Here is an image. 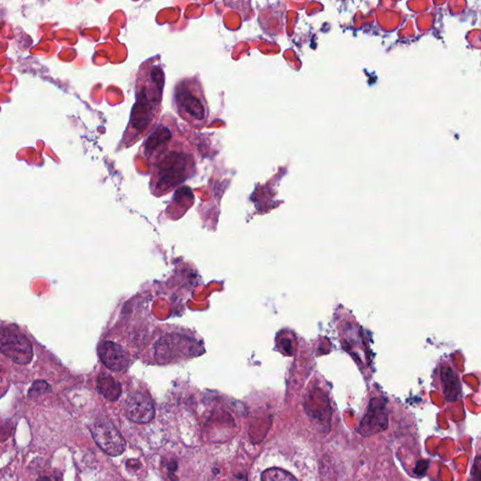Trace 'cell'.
<instances>
[{
    "label": "cell",
    "mask_w": 481,
    "mask_h": 481,
    "mask_svg": "<svg viewBox=\"0 0 481 481\" xmlns=\"http://www.w3.org/2000/svg\"><path fill=\"white\" fill-rule=\"evenodd\" d=\"M165 73L155 59L140 66L136 81V103L123 134L124 147L129 148L152 130L162 110Z\"/></svg>",
    "instance_id": "6da1fadb"
},
{
    "label": "cell",
    "mask_w": 481,
    "mask_h": 481,
    "mask_svg": "<svg viewBox=\"0 0 481 481\" xmlns=\"http://www.w3.org/2000/svg\"><path fill=\"white\" fill-rule=\"evenodd\" d=\"M173 103L180 117L190 125L202 129L207 125L209 107L202 83L198 78L182 79L176 84Z\"/></svg>",
    "instance_id": "7a4b0ae2"
},
{
    "label": "cell",
    "mask_w": 481,
    "mask_h": 481,
    "mask_svg": "<svg viewBox=\"0 0 481 481\" xmlns=\"http://www.w3.org/2000/svg\"><path fill=\"white\" fill-rule=\"evenodd\" d=\"M194 157L182 149L168 150L155 163L150 186L166 193L182 184L195 173Z\"/></svg>",
    "instance_id": "3957f363"
},
{
    "label": "cell",
    "mask_w": 481,
    "mask_h": 481,
    "mask_svg": "<svg viewBox=\"0 0 481 481\" xmlns=\"http://www.w3.org/2000/svg\"><path fill=\"white\" fill-rule=\"evenodd\" d=\"M0 355L13 363L26 365L33 359V346L19 329L5 325L0 326Z\"/></svg>",
    "instance_id": "277c9868"
},
{
    "label": "cell",
    "mask_w": 481,
    "mask_h": 481,
    "mask_svg": "<svg viewBox=\"0 0 481 481\" xmlns=\"http://www.w3.org/2000/svg\"><path fill=\"white\" fill-rule=\"evenodd\" d=\"M89 430L95 443L108 455L120 456L125 451V440L110 420L105 419L95 420Z\"/></svg>",
    "instance_id": "5b68a950"
},
{
    "label": "cell",
    "mask_w": 481,
    "mask_h": 481,
    "mask_svg": "<svg viewBox=\"0 0 481 481\" xmlns=\"http://www.w3.org/2000/svg\"><path fill=\"white\" fill-rule=\"evenodd\" d=\"M173 136V129L166 123H160L153 127L142 146L144 157L155 163L157 162L163 155L168 152Z\"/></svg>",
    "instance_id": "8992f818"
},
{
    "label": "cell",
    "mask_w": 481,
    "mask_h": 481,
    "mask_svg": "<svg viewBox=\"0 0 481 481\" xmlns=\"http://www.w3.org/2000/svg\"><path fill=\"white\" fill-rule=\"evenodd\" d=\"M124 413L132 421L148 423L152 421L155 417V404L146 394L133 393L126 399Z\"/></svg>",
    "instance_id": "52a82bcc"
},
{
    "label": "cell",
    "mask_w": 481,
    "mask_h": 481,
    "mask_svg": "<svg viewBox=\"0 0 481 481\" xmlns=\"http://www.w3.org/2000/svg\"><path fill=\"white\" fill-rule=\"evenodd\" d=\"M387 413L384 401L374 399L369 403L367 413L362 420L360 432L371 436L383 432L387 428Z\"/></svg>",
    "instance_id": "ba28073f"
},
{
    "label": "cell",
    "mask_w": 481,
    "mask_h": 481,
    "mask_svg": "<svg viewBox=\"0 0 481 481\" xmlns=\"http://www.w3.org/2000/svg\"><path fill=\"white\" fill-rule=\"evenodd\" d=\"M99 355L103 363L112 371H123L128 366V356L123 348L117 343L103 342L100 345Z\"/></svg>",
    "instance_id": "9c48e42d"
},
{
    "label": "cell",
    "mask_w": 481,
    "mask_h": 481,
    "mask_svg": "<svg viewBox=\"0 0 481 481\" xmlns=\"http://www.w3.org/2000/svg\"><path fill=\"white\" fill-rule=\"evenodd\" d=\"M97 388L99 392L110 401L118 400L121 394V385L112 377L105 375L98 378Z\"/></svg>",
    "instance_id": "30bf717a"
},
{
    "label": "cell",
    "mask_w": 481,
    "mask_h": 481,
    "mask_svg": "<svg viewBox=\"0 0 481 481\" xmlns=\"http://www.w3.org/2000/svg\"><path fill=\"white\" fill-rule=\"evenodd\" d=\"M442 379L445 385V392L448 400H456L460 392V382L456 375L449 367H445L442 371Z\"/></svg>",
    "instance_id": "8fae6325"
},
{
    "label": "cell",
    "mask_w": 481,
    "mask_h": 481,
    "mask_svg": "<svg viewBox=\"0 0 481 481\" xmlns=\"http://www.w3.org/2000/svg\"><path fill=\"white\" fill-rule=\"evenodd\" d=\"M261 481H298L290 473L277 467L266 469L261 474Z\"/></svg>",
    "instance_id": "7c38bea8"
},
{
    "label": "cell",
    "mask_w": 481,
    "mask_h": 481,
    "mask_svg": "<svg viewBox=\"0 0 481 481\" xmlns=\"http://www.w3.org/2000/svg\"><path fill=\"white\" fill-rule=\"evenodd\" d=\"M12 430V423L10 420L0 419V442H5L9 439Z\"/></svg>",
    "instance_id": "4fadbf2b"
},
{
    "label": "cell",
    "mask_w": 481,
    "mask_h": 481,
    "mask_svg": "<svg viewBox=\"0 0 481 481\" xmlns=\"http://www.w3.org/2000/svg\"><path fill=\"white\" fill-rule=\"evenodd\" d=\"M49 390V385L44 382H36L33 385V388L30 390V396L31 397H36V396L41 395L42 393H46L47 390Z\"/></svg>",
    "instance_id": "5bb4252c"
},
{
    "label": "cell",
    "mask_w": 481,
    "mask_h": 481,
    "mask_svg": "<svg viewBox=\"0 0 481 481\" xmlns=\"http://www.w3.org/2000/svg\"><path fill=\"white\" fill-rule=\"evenodd\" d=\"M168 469V471L173 474V473L175 472L176 470L178 469V464H177V462L174 461L173 460V461L169 462Z\"/></svg>",
    "instance_id": "9a60e30c"
},
{
    "label": "cell",
    "mask_w": 481,
    "mask_h": 481,
    "mask_svg": "<svg viewBox=\"0 0 481 481\" xmlns=\"http://www.w3.org/2000/svg\"><path fill=\"white\" fill-rule=\"evenodd\" d=\"M234 481H247V475H238V477L235 478Z\"/></svg>",
    "instance_id": "2e32d148"
}]
</instances>
